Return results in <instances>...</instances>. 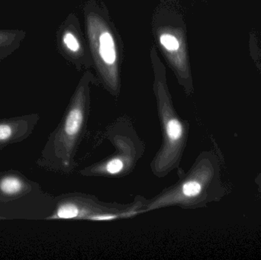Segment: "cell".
I'll use <instances>...</instances> for the list:
<instances>
[{"instance_id":"cell-1","label":"cell","mask_w":261,"mask_h":260,"mask_svg":"<svg viewBox=\"0 0 261 260\" xmlns=\"http://www.w3.org/2000/svg\"><path fill=\"white\" fill-rule=\"evenodd\" d=\"M98 51L102 62L113 67L117 62V50L113 35L109 30L101 32L98 38Z\"/></svg>"},{"instance_id":"cell-2","label":"cell","mask_w":261,"mask_h":260,"mask_svg":"<svg viewBox=\"0 0 261 260\" xmlns=\"http://www.w3.org/2000/svg\"><path fill=\"white\" fill-rule=\"evenodd\" d=\"M84 122V111L81 107H74L70 110L66 119L64 133L69 140H73L81 131Z\"/></svg>"},{"instance_id":"cell-3","label":"cell","mask_w":261,"mask_h":260,"mask_svg":"<svg viewBox=\"0 0 261 260\" xmlns=\"http://www.w3.org/2000/svg\"><path fill=\"white\" fill-rule=\"evenodd\" d=\"M165 128L169 143L177 145L184 135V127L181 122L176 118H171L166 122Z\"/></svg>"},{"instance_id":"cell-4","label":"cell","mask_w":261,"mask_h":260,"mask_svg":"<svg viewBox=\"0 0 261 260\" xmlns=\"http://www.w3.org/2000/svg\"><path fill=\"white\" fill-rule=\"evenodd\" d=\"M160 42L163 47L170 53H173V52L177 51L179 50V40L171 34L164 33L161 35Z\"/></svg>"},{"instance_id":"cell-5","label":"cell","mask_w":261,"mask_h":260,"mask_svg":"<svg viewBox=\"0 0 261 260\" xmlns=\"http://www.w3.org/2000/svg\"><path fill=\"white\" fill-rule=\"evenodd\" d=\"M0 189L5 193L15 194L21 189V183L15 177H7L0 183Z\"/></svg>"},{"instance_id":"cell-6","label":"cell","mask_w":261,"mask_h":260,"mask_svg":"<svg viewBox=\"0 0 261 260\" xmlns=\"http://www.w3.org/2000/svg\"><path fill=\"white\" fill-rule=\"evenodd\" d=\"M80 210L75 205L65 204L61 206L57 212V217L61 219H71L79 215Z\"/></svg>"},{"instance_id":"cell-7","label":"cell","mask_w":261,"mask_h":260,"mask_svg":"<svg viewBox=\"0 0 261 260\" xmlns=\"http://www.w3.org/2000/svg\"><path fill=\"white\" fill-rule=\"evenodd\" d=\"M202 190L200 183L195 180L187 182L182 186V195L187 198H193L199 195Z\"/></svg>"},{"instance_id":"cell-8","label":"cell","mask_w":261,"mask_h":260,"mask_svg":"<svg viewBox=\"0 0 261 260\" xmlns=\"http://www.w3.org/2000/svg\"><path fill=\"white\" fill-rule=\"evenodd\" d=\"M124 163L120 159L115 158L108 162L106 166V170L108 174L116 175L123 169Z\"/></svg>"},{"instance_id":"cell-9","label":"cell","mask_w":261,"mask_h":260,"mask_svg":"<svg viewBox=\"0 0 261 260\" xmlns=\"http://www.w3.org/2000/svg\"><path fill=\"white\" fill-rule=\"evenodd\" d=\"M64 41L65 43L66 46L70 49L71 51L76 52L80 50L79 42H78L77 39L75 38L74 35L73 34L67 32L64 37Z\"/></svg>"},{"instance_id":"cell-10","label":"cell","mask_w":261,"mask_h":260,"mask_svg":"<svg viewBox=\"0 0 261 260\" xmlns=\"http://www.w3.org/2000/svg\"><path fill=\"white\" fill-rule=\"evenodd\" d=\"M12 130L9 125H0V140H7L12 135Z\"/></svg>"}]
</instances>
